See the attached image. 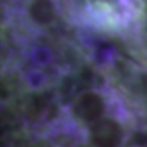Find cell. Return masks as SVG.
<instances>
[{
	"mask_svg": "<svg viewBox=\"0 0 147 147\" xmlns=\"http://www.w3.org/2000/svg\"><path fill=\"white\" fill-rule=\"evenodd\" d=\"M138 46H140V51H142L144 59L147 60V23L145 25L142 23V28L138 30Z\"/></svg>",
	"mask_w": 147,
	"mask_h": 147,
	"instance_id": "obj_1",
	"label": "cell"
}]
</instances>
